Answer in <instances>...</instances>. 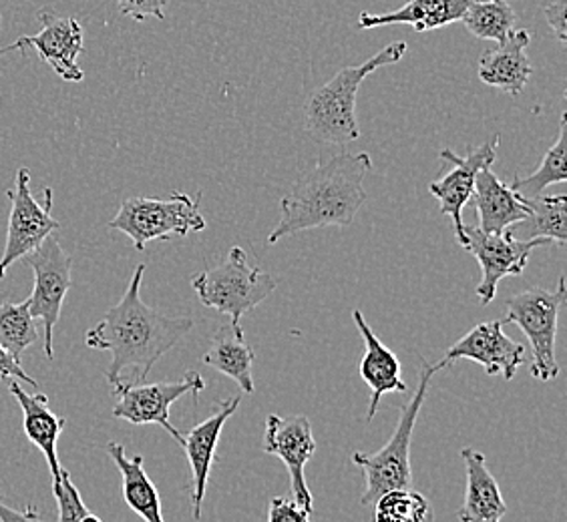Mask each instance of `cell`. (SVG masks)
I'll return each instance as SVG.
<instances>
[{"label":"cell","mask_w":567,"mask_h":522,"mask_svg":"<svg viewBox=\"0 0 567 522\" xmlns=\"http://www.w3.org/2000/svg\"><path fill=\"white\" fill-rule=\"evenodd\" d=\"M143 273L142 263L135 268L120 304L113 305L85 336L89 348L111 352L110 368L105 370L111 388L121 384L125 372L130 376L123 384L145 382L153 366L194 330L192 317L165 316L143 302Z\"/></svg>","instance_id":"6da1fadb"},{"label":"cell","mask_w":567,"mask_h":522,"mask_svg":"<svg viewBox=\"0 0 567 522\" xmlns=\"http://www.w3.org/2000/svg\"><path fill=\"white\" fill-rule=\"evenodd\" d=\"M372 169L369 153H340L296 179L295 187L280 201V219L268 236V243L306 229L339 226L349 228L367 201L364 177Z\"/></svg>","instance_id":"7a4b0ae2"},{"label":"cell","mask_w":567,"mask_h":522,"mask_svg":"<svg viewBox=\"0 0 567 522\" xmlns=\"http://www.w3.org/2000/svg\"><path fill=\"white\" fill-rule=\"evenodd\" d=\"M409 51V44H386L362 65L344 66L327 85L318 87L306 98L305 125L308 135L324 145H347L360 137L357 121V95L367 76L382 66L399 63Z\"/></svg>","instance_id":"3957f363"},{"label":"cell","mask_w":567,"mask_h":522,"mask_svg":"<svg viewBox=\"0 0 567 522\" xmlns=\"http://www.w3.org/2000/svg\"><path fill=\"white\" fill-rule=\"evenodd\" d=\"M443 368H447L443 359L439 364H431L425 358L419 359V382H416L415 392H413L411 400L401 408L394 435L386 442V447H382L379 452H372V455H364V452L352 455V462L362 468L364 479H367V490L360 499L364 507L372 504L386 490L413 487L411 445H413L416 418L423 410L431 378Z\"/></svg>","instance_id":"277c9868"},{"label":"cell","mask_w":567,"mask_h":522,"mask_svg":"<svg viewBox=\"0 0 567 522\" xmlns=\"http://www.w3.org/2000/svg\"><path fill=\"white\" fill-rule=\"evenodd\" d=\"M192 285L202 304L229 316V322L240 324L241 317L272 294L278 280L258 265H251L248 251L236 246L221 263L196 273Z\"/></svg>","instance_id":"5b68a950"},{"label":"cell","mask_w":567,"mask_h":522,"mask_svg":"<svg viewBox=\"0 0 567 522\" xmlns=\"http://www.w3.org/2000/svg\"><path fill=\"white\" fill-rule=\"evenodd\" d=\"M202 194L197 197L174 191L167 199L133 197L121 203L110 228L125 233L135 250L143 251L150 241L169 240L172 236L186 238L206 229V219L199 213Z\"/></svg>","instance_id":"8992f818"},{"label":"cell","mask_w":567,"mask_h":522,"mask_svg":"<svg viewBox=\"0 0 567 522\" xmlns=\"http://www.w3.org/2000/svg\"><path fill=\"white\" fill-rule=\"evenodd\" d=\"M566 300V278L561 275L556 290L532 288L507 297L505 302L507 317L502 320L503 326L517 324L529 340L534 349L529 374L537 380H556L559 374L556 358L557 320Z\"/></svg>","instance_id":"52a82bcc"},{"label":"cell","mask_w":567,"mask_h":522,"mask_svg":"<svg viewBox=\"0 0 567 522\" xmlns=\"http://www.w3.org/2000/svg\"><path fill=\"white\" fill-rule=\"evenodd\" d=\"M22 260H27L34 273L33 294L29 295V312L34 320L43 322L44 356L53 359L55 358L53 332L61 317L63 302L73 285L71 280L73 261L53 233Z\"/></svg>","instance_id":"ba28073f"},{"label":"cell","mask_w":567,"mask_h":522,"mask_svg":"<svg viewBox=\"0 0 567 522\" xmlns=\"http://www.w3.org/2000/svg\"><path fill=\"white\" fill-rule=\"evenodd\" d=\"M11 199V216L7 229V243L0 258V280L14 261L22 260L31 251L37 250L61 223L53 218V189L44 187V203L41 206L31 194V174L21 167L17 174L14 189L7 194Z\"/></svg>","instance_id":"9c48e42d"},{"label":"cell","mask_w":567,"mask_h":522,"mask_svg":"<svg viewBox=\"0 0 567 522\" xmlns=\"http://www.w3.org/2000/svg\"><path fill=\"white\" fill-rule=\"evenodd\" d=\"M117 396L113 416L127 420L135 426L157 425L174 436L175 442L182 432L169 420V408L182 396L192 394L197 403V396L206 390V382L196 370H187L182 380L155 382V384H120L111 388Z\"/></svg>","instance_id":"30bf717a"},{"label":"cell","mask_w":567,"mask_h":522,"mask_svg":"<svg viewBox=\"0 0 567 522\" xmlns=\"http://www.w3.org/2000/svg\"><path fill=\"white\" fill-rule=\"evenodd\" d=\"M465 248L481 265V283L475 290L481 305L492 304L497 295V285L507 275H522L532 251L547 246V240H517L512 229L502 233H489L481 228L465 226Z\"/></svg>","instance_id":"8fae6325"},{"label":"cell","mask_w":567,"mask_h":522,"mask_svg":"<svg viewBox=\"0 0 567 522\" xmlns=\"http://www.w3.org/2000/svg\"><path fill=\"white\" fill-rule=\"evenodd\" d=\"M37 19L41 22V31L33 36H21L9 46L0 49V56L11 51L34 49L39 59L63 81H83L85 73L76 63V56L83 53V27L73 17H59L53 9H41Z\"/></svg>","instance_id":"7c38bea8"},{"label":"cell","mask_w":567,"mask_h":522,"mask_svg":"<svg viewBox=\"0 0 567 522\" xmlns=\"http://www.w3.org/2000/svg\"><path fill=\"white\" fill-rule=\"evenodd\" d=\"M317 450L312 425L305 414L266 418L264 452L280 458L290 474V492L302 509L315 514V499L306 484L305 468Z\"/></svg>","instance_id":"4fadbf2b"},{"label":"cell","mask_w":567,"mask_h":522,"mask_svg":"<svg viewBox=\"0 0 567 522\" xmlns=\"http://www.w3.org/2000/svg\"><path fill=\"white\" fill-rule=\"evenodd\" d=\"M499 135H493L492 142H485L480 147H470L465 157H458L451 149L439 153L441 159L453 164V169L445 177L436 179L429 191L441 203V216H449L453 221V229L457 236L458 246L465 248V223H463V209L470 203L475 179L483 167H492L497 157Z\"/></svg>","instance_id":"5bb4252c"},{"label":"cell","mask_w":567,"mask_h":522,"mask_svg":"<svg viewBox=\"0 0 567 522\" xmlns=\"http://www.w3.org/2000/svg\"><path fill=\"white\" fill-rule=\"evenodd\" d=\"M457 359H471L483 366L487 376L502 374L505 380H513L519 366L525 362V346L503 332L502 320L483 322L455 342L445 354V366Z\"/></svg>","instance_id":"9a60e30c"},{"label":"cell","mask_w":567,"mask_h":522,"mask_svg":"<svg viewBox=\"0 0 567 522\" xmlns=\"http://www.w3.org/2000/svg\"><path fill=\"white\" fill-rule=\"evenodd\" d=\"M241 396L234 400H224L216 404V410L208 416L204 422L189 430V435L179 436L177 445L186 450L189 467H192V507H194V519H202V502L208 489L209 472L216 462V448H218L219 436L229 418L236 414L240 406Z\"/></svg>","instance_id":"2e32d148"},{"label":"cell","mask_w":567,"mask_h":522,"mask_svg":"<svg viewBox=\"0 0 567 522\" xmlns=\"http://www.w3.org/2000/svg\"><path fill=\"white\" fill-rule=\"evenodd\" d=\"M473 206L480 216V228L489 233H502L529 216L527 197L517 194L512 184H503L492 167H483L473 189Z\"/></svg>","instance_id":"e0dca14e"},{"label":"cell","mask_w":567,"mask_h":522,"mask_svg":"<svg viewBox=\"0 0 567 522\" xmlns=\"http://www.w3.org/2000/svg\"><path fill=\"white\" fill-rule=\"evenodd\" d=\"M532 34L525 29H513L509 36L497 49L485 51L480 59L477 73L489 87L499 88L509 95L524 93L527 81L534 75V66L527 56Z\"/></svg>","instance_id":"ac0fdd59"},{"label":"cell","mask_w":567,"mask_h":522,"mask_svg":"<svg viewBox=\"0 0 567 522\" xmlns=\"http://www.w3.org/2000/svg\"><path fill=\"white\" fill-rule=\"evenodd\" d=\"M9 390L21 406L24 435L33 442L34 447L43 452L53 482H59L63 467H61L59 455H56V442H59V436L63 435V430H65V418L56 416L49 408V396L41 390L39 394H29L14 378L9 382Z\"/></svg>","instance_id":"d6986e66"},{"label":"cell","mask_w":567,"mask_h":522,"mask_svg":"<svg viewBox=\"0 0 567 522\" xmlns=\"http://www.w3.org/2000/svg\"><path fill=\"white\" fill-rule=\"evenodd\" d=\"M352 320L359 327L360 336L364 342V356L360 359V376L371 388V403H369V416L367 422H371L374 413L379 408L382 396L391 392H409V386L401 378V362L396 354L382 344L374 334L360 310L352 312Z\"/></svg>","instance_id":"ffe728a7"},{"label":"cell","mask_w":567,"mask_h":522,"mask_svg":"<svg viewBox=\"0 0 567 522\" xmlns=\"http://www.w3.org/2000/svg\"><path fill=\"white\" fill-rule=\"evenodd\" d=\"M461 457L467 468L465 501L458 509L461 522H497L507 514L502 489L487 468V458L475 448H463Z\"/></svg>","instance_id":"44dd1931"},{"label":"cell","mask_w":567,"mask_h":522,"mask_svg":"<svg viewBox=\"0 0 567 522\" xmlns=\"http://www.w3.org/2000/svg\"><path fill=\"white\" fill-rule=\"evenodd\" d=\"M471 2L475 0H406L403 7L391 12H362L359 17V29L367 31L389 24H411L416 33H426L461 21Z\"/></svg>","instance_id":"7402d4cb"},{"label":"cell","mask_w":567,"mask_h":522,"mask_svg":"<svg viewBox=\"0 0 567 522\" xmlns=\"http://www.w3.org/2000/svg\"><path fill=\"white\" fill-rule=\"evenodd\" d=\"M202 362L221 372L240 386L241 394H254V378H251V366H254V352H251L241 324L229 322L228 326L218 327V332L209 340V348Z\"/></svg>","instance_id":"603a6c76"},{"label":"cell","mask_w":567,"mask_h":522,"mask_svg":"<svg viewBox=\"0 0 567 522\" xmlns=\"http://www.w3.org/2000/svg\"><path fill=\"white\" fill-rule=\"evenodd\" d=\"M107 452L113 458L115 467L120 468L121 479H123V499L127 502V507L135 514H140L143 521L164 522L159 490L155 489L150 474L145 472L142 455L127 457L125 448L121 447L120 442H110Z\"/></svg>","instance_id":"cb8c5ba5"},{"label":"cell","mask_w":567,"mask_h":522,"mask_svg":"<svg viewBox=\"0 0 567 522\" xmlns=\"http://www.w3.org/2000/svg\"><path fill=\"white\" fill-rule=\"evenodd\" d=\"M529 216L524 221L512 226V233L517 240H547L557 243L561 250L567 241V197L561 196L527 197Z\"/></svg>","instance_id":"d4e9b609"},{"label":"cell","mask_w":567,"mask_h":522,"mask_svg":"<svg viewBox=\"0 0 567 522\" xmlns=\"http://www.w3.org/2000/svg\"><path fill=\"white\" fill-rule=\"evenodd\" d=\"M461 22L473 36L495 43H503L517 29V17L507 0H475L463 12Z\"/></svg>","instance_id":"484cf974"},{"label":"cell","mask_w":567,"mask_h":522,"mask_svg":"<svg viewBox=\"0 0 567 522\" xmlns=\"http://www.w3.org/2000/svg\"><path fill=\"white\" fill-rule=\"evenodd\" d=\"M566 111L559 115V133L549 152L546 153L544 161L535 174L527 177L515 175L512 187L524 197L542 196L544 189L554 184H566L567 181V147H566Z\"/></svg>","instance_id":"4316f807"},{"label":"cell","mask_w":567,"mask_h":522,"mask_svg":"<svg viewBox=\"0 0 567 522\" xmlns=\"http://www.w3.org/2000/svg\"><path fill=\"white\" fill-rule=\"evenodd\" d=\"M39 337L34 317L29 312V297L21 304L4 302L0 304V346L21 362L22 354L33 346Z\"/></svg>","instance_id":"83f0119b"},{"label":"cell","mask_w":567,"mask_h":522,"mask_svg":"<svg viewBox=\"0 0 567 522\" xmlns=\"http://www.w3.org/2000/svg\"><path fill=\"white\" fill-rule=\"evenodd\" d=\"M374 504L372 519L389 522H425L433 521L431 504L423 494L411 489L386 490Z\"/></svg>","instance_id":"f1b7e54d"},{"label":"cell","mask_w":567,"mask_h":522,"mask_svg":"<svg viewBox=\"0 0 567 522\" xmlns=\"http://www.w3.org/2000/svg\"><path fill=\"white\" fill-rule=\"evenodd\" d=\"M53 494H55L56 507H59V516H56L59 521H101L97 514L89 511L87 504L81 499V492L76 489L75 482L65 468H61L59 482H53Z\"/></svg>","instance_id":"f546056e"},{"label":"cell","mask_w":567,"mask_h":522,"mask_svg":"<svg viewBox=\"0 0 567 522\" xmlns=\"http://www.w3.org/2000/svg\"><path fill=\"white\" fill-rule=\"evenodd\" d=\"M115 2L120 7L121 14L137 22L147 21L152 17L164 21L165 9L169 4V0H115Z\"/></svg>","instance_id":"4dcf8cb0"},{"label":"cell","mask_w":567,"mask_h":522,"mask_svg":"<svg viewBox=\"0 0 567 522\" xmlns=\"http://www.w3.org/2000/svg\"><path fill=\"white\" fill-rule=\"evenodd\" d=\"M312 512L302 509L295 499H282L276 497L270 501L268 509V521L270 522H306L310 521Z\"/></svg>","instance_id":"1f68e13d"},{"label":"cell","mask_w":567,"mask_h":522,"mask_svg":"<svg viewBox=\"0 0 567 522\" xmlns=\"http://www.w3.org/2000/svg\"><path fill=\"white\" fill-rule=\"evenodd\" d=\"M566 9V0H556V2L544 7L547 24H549V29L556 34L559 43H566L567 41Z\"/></svg>","instance_id":"d6a6232c"},{"label":"cell","mask_w":567,"mask_h":522,"mask_svg":"<svg viewBox=\"0 0 567 522\" xmlns=\"http://www.w3.org/2000/svg\"><path fill=\"white\" fill-rule=\"evenodd\" d=\"M0 378L2 380L14 378V380L24 382V384H31L34 390H41V386L27 372L22 370L21 362L12 358L11 354L2 346H0Z\"/></svg>","instance_id":"836d02e7"},{"label":"cell","mask_w":567,"mask_h":522,"mask_svg":"<svg viewBox=\"0 0 567 522\" xmlns=\"http://www.w3.org/2000/svg\"><path fill=\"white\" fill-rule=\"evenodd\" d=\"M41 514L34 512L33 509L27 511H14L0 502V521H39Z\"/></svg>","instance_id":"e575fe53"}]
</instances>
